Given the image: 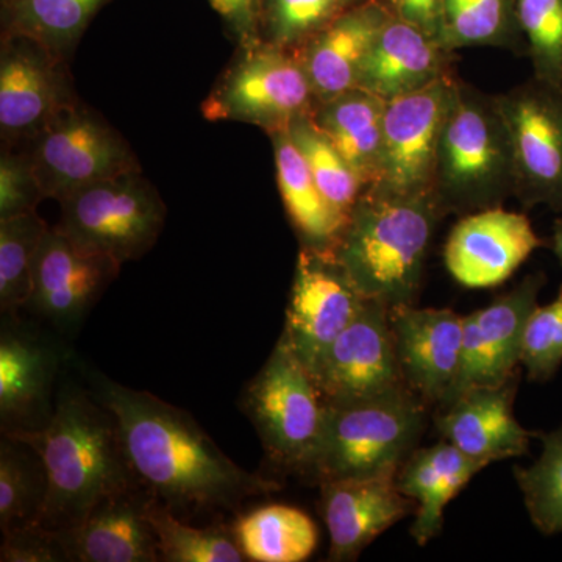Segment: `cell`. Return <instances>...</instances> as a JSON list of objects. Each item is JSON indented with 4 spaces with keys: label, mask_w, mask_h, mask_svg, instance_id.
<instances>
[{
    "label": "cell",
    "mask_w": 562,
    "mask_h": 562,
    "mask_svg": "<svg viewBox=\"0 0 562 562\" xmlns=\"http://www.w3.org/2000/svg\"><path fill=\"white\" fill-rule=\"evenodd\" d=\"M92 394L110 409L140 486L176 514L238 508L281 490L227 457L198 420L147 391L90 373Z\"/></svg>",
    "instance_id": "obj_1"
},
{
    "label": "cell",
    "mask_w": 562,
    "mask_h": 562,
    "mask_svg": "<svg viewBox=\"0 0 562 562\" xmlns=\"http://www.w3.org/2000/svg\"><path fill=\"white\" fill-rule=\"evenodd\" d=\"M9 438L27 443L43 461L47 497L38 525L54 535L79 524L103 498L139 483L113 414L76 384H63L46 427Z\"/></svg>",
    "instance_id": "obj_2"
},
{
    "label": "cell",
    "mask_w": 562,
    "mask_h": 562,
    "mask_svg": "<svg viewBox=\"0 0 562 562\" xmlns=\"http://www.w3.org/2000/svg\"><path fill=\"white\" fill-rule=\"evenodd\" d=\"M443 216L432 191L402 195L368 188L331 255L362 297L390 308L416 305L428 250Z\"/></svg>",
    "instance_id": "obj_3"
},
{
    "label": "cell",
    "mask_w": 562,
    "mask_h": 562,
    "mask_svg": "<svg viewBox=\"0 0 562 562\" xmlns=\"http://www.w3.org/2000/svg\"><path fill=\"white\" fill-rule=\"evenodd\" d=\"M432 192L446 216L461 217L514 198L512 139L497 94L457 80L439 140Z\"/></svg>",
    "instance_id": "obj_4"
},
{
    "label": "cell",
    "mask_w": 562,
    "mask_h": 562,
    "mask_svg": "<svg viewBox=\"0 0 562 562\" xmlns=\"http://www.w3.org/2000/svg\"><path fill=\"white\" fill-rule=\"evenodd\" d=\"M427 405L408 386L362 401L327 403L310 479L322 484L397 475L427 428Z\"/></svg>",
    "instance_id": "obj_5"
},
{
    "label": "cell",
    "mask_w": 562,
    "mask_h": 562,
    "mask_svg": "<svg viewBox=\"0 0 562 562\" xmlns=\"http://www.w3.org/2000/svg\"><path fill=\"white\" fill-rule=\"evenodd\" d=\"M243 412L280 471L308 476L324 431L327 403L286 335L243 394Z\"/></svg>",
    "instance_id": "obj_6"
},
{
    "label": "cell",
    "mask_w": 562,
    "mask_h": 562,
    "mask_svg": "<svg viewBox=\"0 0 562 562\" xmlns=\"http://www.w3.org/2000/svg\"><path fill=\"white\" fill-rule=\"evenodd\" d=\"M60 202L57 228L117 265L146 254L165 224V206L138 171L95 181Z\"/></svg>",
    "instance_id": "obj_7"
},
{
    "label": "cell",
    "mask_w": 562,
    "mask_h": 562,
    "mask_svg": "<svg viewBox=\"0 0 562 562\" xmlns=\"http://www.w3.org/2000/svg\"><path fill=\"white\" fill-rule=\"evenodd\" d=\"M497 99L512 139L514 198L562 214V87L531 77Z\"/></svg>",
    "instance_id": "obj_8"
},
{
    "label": "cell",
    "mask_w": 562,
    "mask_h": 562,
    "mask_svg": "<svg viewBox=\"0 0 562 562\" xmlns=\"http://www.w3.org/2000/svg\"><path fill=\"white\" fill-rule=\"evenodd\" d=\"M29 162L43 198L58 201L95 181L138 171L113 128L94 114L72 109L58 110L41 128Z\"/></svg>",
    "instance_id": "obj_9"
},
{
    "label": "cell",
    "mask_w": 562,
    "mask_h": 562,
    "mask_svg": "<svg viewBox=\"0 0 562 562\" xmlns=\"http://www.w3.org/2000/svg\"><path fill=\"white\" fill-rule=\"evenodd\" d=\"M457 80L452 72L386 102L382 169L371 190L402 195L432 191L439 140Z\"/></svg>",
    "instance_id": "obj_10"
},
{
    "label": "cell",
    "mask_w": 562,
    "mask_h": 562,
    "mask_svg": "<svg viewBox=\"0 0 562 562\" xmlns=\"http://www.w3.org/2000/svg\"><path fill=\"white\" fill-rule=\"evenodd\" d=\"M390 312L384 303L366 299L349 327L325 351L313 372L325 403L362 401L406 386Z\"/></svg>",
    "instance_id": "obj_11"
},
{
    "label": "cell",
    "mask_w": 562,
    "mask_h": 562,
    "mask_svg": "<svg viewBox=\"0 0 562 562\" xmlns=\"http://www.w3.org/2000/svg\"><path fill=\"white\" fill-rule=\"evenodd\" d=\"M364 301L331 251L303 247L295 265L283 333L310 372L349 327Z\"/></svg>",
    "instance_id": "obj_12"
},
{
    "label": "cell",
    "mask_w": 562,
    "mask_h": 562,
    "mask_svg": "<svg viewBox=\"0 0 562 562\" xmlns=\"http://www.w3.org/2000/svg\"><path fill=\"white\" fill-rule=\"evenodd\" d=\"M317 103L297 52L271 44L233 70L213 105L220 116L254 122L276 132L313 114Z\"/></svg>",
    "instance_id": "obj_13"
},
{
    "label": "cell",
    "mask_w": 562,
    "mask_h": 562,
    "mask_svg": "<svg viewBox=\"0 0 562 562\" xmlns=\"http://www.w3.org/2000/svg\"><path fill=\"white\" fill-rule=\"evenodd\" d=\"M121 265L85 249L60 228H49L36 254L27 308L55 330L74 333Z\"/></svg>",
    "instance_id": "obj_14"
},
{
    "label": "cell",
    "mask_w": 562,
    "mask_h": 562,
    "mask_svg": "<svg viewBox=\"0 0 562 562\" xmlns=\"http://www.w3.org/2000/svg\"><path fill=\"white\" fill-rule=\"evenodd\" d=\"M542 246L525 214L494 206L461 217L443 247V262L458 283L479 290L512 279Z\"/></svg>",
    "instance_id": "obj_15"
},
{
    "label": "cell",
    "mask_w": 562,
    "mask_h": 562,
    "mask_svg": "<svg viewBox=\"0 0 562 562\" xmlns=\"http://www.w3.org/2000/svg\"><path fill=\"white\" fill-rule=\"evenodd\" d=\"M390 319L403 382L428 405H446L460 375L464 316L402 305Z\"/></svg>",
    "instance_id": "obj_16"
},
{
    "label": "cell",
    "mask_w": 562,
    "mask_h": 562,
    "mask_svg": "<svg viewBox=\"0 0 562 562\" xmlns=\"http://www.w3.org/2000/svg\"><path fill=\"white\" fill-rule=\"evenodd\" d=\"M3 321L0 335V424L3 436L38 431L54 413L60 369L57 346Z\"/></svg>",
    "instance_id": "obj_17"
},
{
    "label": "cell",
    "mask_w": 562,
    "mask_h": 562,
    "mask_svg": "<svg viewBox=\"0 0 562 562\" xmlns=\"http://www.w3.org/2000/svg\"><path fill=\"white\" fill-rule=\"evenodd\" d=\"M397 475L321 484V512L330 536L328 561H353L384 531L417 512L397 486Z\"/></svg>",
    "instance_id": "obj_18"
},
{
    "label": "cell",
    "mask_w": 562,
    "mask_h": 562,
    "mask_svg": "<svg viewBox=\"0 0 562 562\" xmlns=\"http://www.w3.org/2000/svg\"><path fill=\"white\" fill-rule=\"evenodd\" d=\"M519 387V371L497 386H476L461 392L439 406L436 428L443 441L475 460L495 461L519 458L530 450L535 432L517 422L513 406Z\"/></svg>",
    "instance_id": "obj_19"
},
{
    "label": "cell",
    "mask_w": 562,
    "mask_h": 562,
    "mask_svg": "<svg viewBox=\"0 0 562 562\" xmlns=\"http://www.w3.org/2000/svg\"><path fill=\"white\" fill-rule=\"evenodd\" d=\"M151 494L139 483L99 502L79 524L57 532L66 561L160 562L147 519Z\"/></svg>",
    "instance_id": "obj_20"
},
{
    "label": "cell",
    "mask_w": 562,
    "mask_h": 562,
    "mask_svg": "<svg viewBox=\"0 0 562 562\" xmlns=\"http://www.w3.org/2000/svg\"><path fill=\"white\" fill-rule=\"evenodd\" d=\"M391 14L383 0L350 7L294 49L308 74L317 102L330 101L358 88L369 52Z\"/></svg>",
    "instance_id": "obj_21"
},
{
    "label": "cell",
    "mask_w": 562,
    "mask_h": 562,
    "mask_svg": "<svg viewBox=\"0 0 562 562\" xmlns=\"http://www.w3.org/2000/svg\"><path fill=\"white\" fill-rule=\"evenodd\" d=\"M453 57L436 36L391 14L369 52L358 88L392 101L452 74Z\"/></svg>",
    "instance_id": "obj_22"
},
{
    "label": "cell",
    "mask_w": 562,
    "mask_h": 562,
    "mask_svg": "<svg viewBox=\"0 0 562 562\" xmlns=\"http://www.w3.org/2000/svg\"><path fill=\"white\" fill-rule=\"evenodd\" d=\"M47 47L10 35L0 61V127L9 135L40 132L61 109Z\"/></svg>",
    "instance_id": "obj_23"
},
{
    "label": "cell",
    "mask_w": 562,
    "mask_h": 562,
    "mask_svg": "<svg viewBox=\"0 0 562 562\" xmlns=\"http://www.w3.org/2000/svg\"><path fill=\"white\" fill-rule=\"evenodd\" d=\"M487 465L447 441L425 449L417 447L406 458L395 480L398 490L416 502L412 536L417 546H427L441 532L447 505Z\"/></svg>",
    "instance_id": "obj_24"
},
{
    "label": "cell",
    "mask_w": 562,
    "mask_h": 562,
    "mask_svg": "<svg viewBox=\"0 0 562 562\" xmlns=\"http://www.w3.org/2000/svg\"><path fill=\"white\" fill-rule=\"evenodd\" d=\"M384 109L386 102L379 95L355 88L317 103L313 113L321 131L349 162L366 190L380 179Z\"/></svg>",
    "instance_id": "obj_25"
},
{
    "label": "cell",
    "mask_w": 562,
    "mask_h": 562,
    "mask_svg": "<svg viewBox=\"0 0 562 562\" xmlns=\"http://www.w3.org/2000/svg\"><path fill=\"white\" fill-rule=\"evenodd\" d=\"M546 283V273H530L486 308L473 312L482 349L480 386H497L508 382L517 372L525 325L532 310L539 305V292Z\"/></svg>",
    "instance_id": "obj_26"
},
{
    "label": "cell",
    "mask_w": 562,
    "mask_h": 562,
    "mask_svg": "<svg viewBox=\"0 0 562 562\" xmlns=\"http://www.w3.org/2000/svg\"><path fill=\"white\" fill-rule=\"evenodd\" d=\"M271 135L281 199L303 247L331 251L346 227V217L324 198L286 128Z\"/></svg>",
    "instance_id": "obj_27"
},
{
    "label": "cell",
    "mask_w": 562,
    "mask_h": 562,
    "mask_svg": "<svg viewBox=\"0 0 562 562\" xmlns=\"http://www.w3.org/2000/svg\"><path fill=\"white\" fill-rule=\"evenodd\" d=\"M232 532L244 557L254 562L306 561L319 539L312 517L283 503L243 514Z\"/></svg>",
    "instance_id": "obj_28"
},
{
    "label": "cell",
    "mask_w": 562,
    "mask_h": 562,
    "mask_svg": "<svg viewBox=\"0 0 562 562\" xmlns=\"http://www.w3.org/2000/svg\"><path fill=\"white\" fill-rule=\"evenodd\" d=\"M438 40L453 54L469 47H505L527 54L517 0H443Z\"/></svg>",
    "instance_id": "obj_29"
},
{
    "label": "cell",
    "mask_w": 562,
    "mask_h": 562,
    "mask_svg": "<svg viewBox=\"0 0 562 562\" xmlns=\"http://www.w3.org/2000/svg\"><path fill=\"white\" fill-rule=\"evenodd\" d=\"M47 497L40 454L9 436L0 443V528L2 535L38 525Z\"/></svg>",
    "instance_id": "obj_30"
},
{
    "label": "cell",
    "mask_w": 562,
    "mask_h": 562,
    "mask_svg": "<svg viewBox=\"0 0 562 562\" xmlns=\"http://www.w3.org/2000/svg\"><path fill=\"white\" fill-rule=\"evenodd\" d=\"M109 0H3L9 35L27 36L49 50L74 43Z\"/></svg>",
    "instance_id": "obj_31"
},
{
    "label": "cell",
    "mask_w": 562,
    "mask_h": 562,
    "mask_svg": "<svg viewBox=\"0 0 562 562\" xmlns=\"http://www.w3.org/2000/svg\"><path fill=\"white\" fill-rule=\"evenodd\" d=\"M149 519L157 539L160 560L165 562H243L247 561L235 536L221 528H199L183 522L179 514L151 495L147 503Z\"/></svg>",
    "instance_id": "obj_32"
},
{
    "label": "cell",
    "mask_w": 562,
    "mask_h": 562,
    "mask_svg": "<svg viewBox=\"0 0 562 562\" xmlns=\"http://www.w3.org/2000/svg\"><path fill=\"white\" fill-rule=\"evenodd\" d=\"M47 225L35 211L0 220V308L14 317L31 301L36 254Z\"/></svg>",
    "instance_id": "obj_33"
},
{
    "label": "cell",
    "mask_w": 562,
    "mask_h": 562,
    "mask_svg": "<svg viewBox=\"0 0 562 562\" xmlns=\"http://www.w3.org/2000/svg\"><path fill=\"white\" fill-rule=\"evenodd\" d=\"M286 131L305 158L324 198L342 217L349 220L351 210L364 194V183L321 131L313 114L292 122Z\"/></svg>",
    "instance_id": "obj_34"
},
{
    "label": "cell",
    "mask_w": 562,
    "mask_h": 562,
    "mask_svg": "<svg viewBox=\"0 0 562 562\" xmlns=\"http://www.w3.org/2000/svg\"><path fill=\"white\" fill-rule=\"evenodd\" d=\"M541 454L528 468L514 469L525 508L536 530L543 536L562 532V425L552 431L535 432Z\"/></svg>",
    "instance_id": "obj_35"
},
{
    "label": "cell",
    "mask_w": 562,
    "mask_h": 562,
    "mask_svg": "<svg viewBox=\"0 0 562 562\" xmlns=\"http://www.w3.org/2000/svg\"><path fill=\"white\" fill-rule=\"evenodd\" d=\"M532 77L562 87V0H517Z\"/></svg>",
    "instance_id": "obj_36"
},
{
    "label": "cell",
    "mask_w": 562,
    "mask_h": 562,
    "mask_svg": "<svg viewBox=\"0 0 562 562\" xmlns=\"http://www.w3.org/2000/svg\"><path fill=\"white\" fill-rule=\"evenodd\" d=\"M347 9L341 0H266L262 14L273 46L299 49Z\"/></svg>",
    "instance_id": "obj_37"
},
{
    "label": "cell",
    "mask_w": 562,
    "mask_h": 562,
    "mask_svg": "<svg viewBox=\"0 0 562 562\" xmlns=\"http://www.w3.org/2000/svg\"><path fill=\"white\" fill-rule=\"evenodd\" d=\"M520 364L528 380L547 383L562 366V284L557 297L538 305L525 325Z\"/></svg>",
    "instance_id": "obj_38"
},
{
    "label": "cell",
    "mask_w": 562,
    "mask_h": 562,
    "mask_svg": "<svg viewBox=\"0 0 562 562\" xmlns=\"http://www.w3.org/2000/svg\"><path fill=\"white\" fill-rule=\"evenodd\" d=\"M43 198L31 162L2 155L0 161V220L35 211Z\"/></svg>",
    "instance_id": "obj_39"
},
{
    "label": "cell",
    "mask_w": 562,
    "mask_h": 562,
    "mask_svg": "<svg viewBox=\"0 0 562 562\" xmlns=\"http://www.w3.org/2000/svg\"><path fill=\"white\" fill-rule=\"evenodd\" d=\"M0 561L61 562L66 558L54 532L44 530L40 525H32L3 535Z\"/></svg>",
    "instance_id": "obj_40"
},
{
    "label": "cell",
    "mask_w": 562,
    "mask_h": 562,
    "mask_svg": "<svg viewBox=\"0 0 562 562\" xmlns=\"http://www.w3.org/2000/svg\"><path fill=\"white\" fill-rule=\"evenodd\" d=\"M383 3L398 20L438 38L443 0H383Z\"/></svg>",
    "instance_id": "obj_41"
},
{
    "label": "cell",
    "mask_w": 562,
    "mask_h": 562,
    "mask_svg": "<svg viewBox=\"0 0 562 562\" xmlns=\"http://www.w3.org/2000/svg\"><path fill=\"white\" fill-rule=\"evenodd\" d=\"M266 0H210L213 9L233 27L244 33L254 31L258 18L262 16Z\"/></svg>",
    "instance_id": "obj_42"
},
{
    "label": "cell",
    "mask_w": 562,
    "mask_h": 562,
    "mask_svg": "<svg viewBox=\"0 0 562 562\" xmlns=\"http://www.w3.org/2000/svg\"><path fill=\"white\" fill-rule=\"evenodd\" d=\"M552 249L554 257H557V260L560 261V265L562 266V216L560 220L554 222Z\"/></svg>",
    "instance_id": "obj_43"
},
{
    "label": "cell",
    "mask_w": 562,
    "mask_h": 562,
    "mask_svg": "<svg viewBox=\"0 0 562 562\" xmlns=\"http://www.w3.org/2000/svg\"><path fill=\"white\" fill-rule=\"evenodd\" d=\"M341 2L350 9V7L360 5V3L369 2V0H341Z\"/></svg>",
    "instance_id": "obj_44"
},
{
    "label": "cell",
    "mask_w": 562,
    "mask_h": 562,
    "mask_svg": "<svg viewBox=\"0 0 562 562\" xmlns=\"http://www.w3.org/2000/svg\"><path fill=\"white\" fill-rule=\"evenodd\" d=\"M561 216H562V214H561Z\"/></svg>",
    "instance_id": "obj_45"
}]
</instances>
